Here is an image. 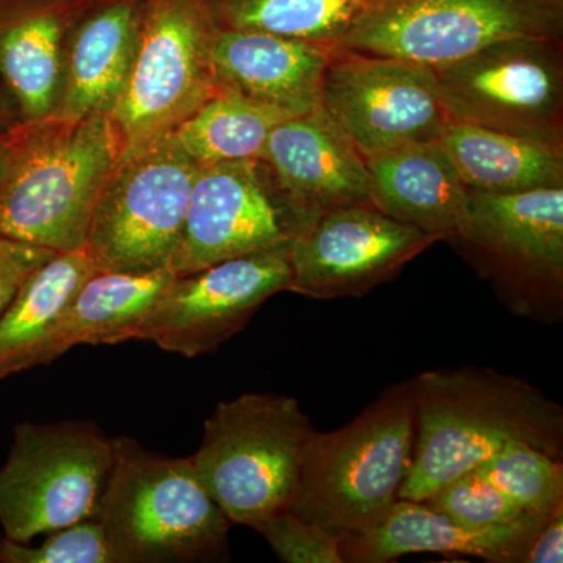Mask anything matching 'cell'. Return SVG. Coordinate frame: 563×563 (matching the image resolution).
Masks as SVG:
<instances>
[{"label": "cell", "instance_id": "cell-17", "mask_svg": "<svg viewBox=\"0 0 563 563\" xmlns=\"http://www.w3.org/2000/svg\"><path fill=\"white\" fill-rule=\"evenodd\" d=\"M547 520L476 528L457 523L424 501L398 499L366 531L342 539L343 563H387L407 554L472 555L492 563H523Z\"/></svg>", "mask_w": 563, "mask_h": 563}, {"label": "cell", "instance_id": "cell-6", "mask_svg": "<svg viewBox=\"0 0 563 563\" xmlns=\"http://www.w3.org/2000/svg\"><path fill=\"white\" fill-rule=\"evenodd\" d=\"M135 63L110 114L121 158L176 131L217 92L214 54L220 40L209 0H139Z\"/></svg>", "mask_w": 563, "mask_h": 563}, {"label": "cell", "instance_id": "cell-35", "mask_svg": "<svg viewBox=\"0 0 563 563\" xmlns=\"http://www.w3.org/2000/svg\"><path fill=\"white\" fill-rule=\"evenodd\" d=\"M373 2H374V0H373Z\"/></svg>", "mask_w": 563, "mask_h": 563}, {"label": "cell", "instance_id": "cell-29", "mask_svg": "<svg viewBox=\"0 0 563 563\" xmlns=\"http://www.w3.org/2000/svg\"><path fill=\"white\" fill-rule=\"evenodd\" d=\"M0 563H114L98 518L49 533L41 547L3 539Z\"/></svg>", "mask_w": 563, "mask_h": 563}, {"label": "cell", "instance_id": "cell-19", "mask_svg": "<svg viewBox=\"0 0 563 563\" xmlns=\"http://www.w3.org/2000/svg\"><path fill=\"white\" fill-rule=\"evenodd\" d=\"M139 33V0H91L70 27L60 101L52 117H110L131 77Z\"/></svg>", "mask_w": 563, "mask_h": 563}, {"label": "cell", "instance_id": "cell-25", "mask_svg": "<svg viewBox=\"0 0 563 563\" xmlns=\"http://www.w3.org/2000/svg\"><path fill=\"white\" fill-rule=\"evenodd\" d=\"M287 118L284 111L220 87L173 136L198 166L261 158L273 129Z\"/></svg>", "mask_w": 563, "mask_h": 563}, {"label": "cell", "instance_id": "cell-21", "mask_svg": "<svg viewBox=\"0 0 563 563\" xmlns=\"http://www.w3.org/2000/svg\"><path fill=\"white\" fill-rule=\"evenodd\" d=\"M369 203L391 220L446 242L465 214L468 188L437 141L366 157Z\"/></svg>", "mask_w": 563, "mask_h": 563}, {"label": "cell", "instance_id": "cell-15", "mask_svg": "<svg viewBox=\"0 0 563 563\" xmlns=\"http://www.w3.org/2000/svg\"><path fill=\"white\" fill-rule=\"evenodd\" d=\"M437 242L373 206L322 211L291 244L288 291L321 301L358 298L395 279Z\"/></svg>", "mask_w": 563, "mask_h": 563}, {"label": "cell", "instance_id": "cell-4", "mask_svg": "<svg viewBox=\"0 0 563 563\" xmlns=\"http://www.w3.org/2000/svg\"><path fill=\"white\" fill-rule=\"evenodd\" d=\"M98 520L114 563L202 562L228 547L231 520L190 457H165L118 437Z\"/></svg>", "mask_w": 563, "mask_h": 563}, {"label": "cell", "instance_id": "cell-12", "mask_svg": "<svg viewBox=\"0 0 563 563\" xmlns=\"http://www.w3.org/2000/svg\"><path fill=\"white\" fill-rule=\"evenodd\" d=\"M451 121L563 147L562 38H517L432 68Z\"/></svg>", "mask_w": 563, "mask_h": 563}, {"label": "cell", "instance_id": "cell-33", "mask_svg": "<svg viewBox=\"0 0 563 563\" xmlns=\"http://www.w3.org/2000/svg\"><path fill=\"white\" fill-rule=\"evenodd\" d=\"M18 121L20 120H18L13 103H11L3 88L0 87V131H9Z\"/></svg>", "mask_w": 563, "mask_h": 563}, {"label": "cell", "instance_id": "cell-11", "mask_svg": "<svg viewBox=\"0 0 563 563\" xmlns=\"http://www.w3.org/2000/svg\"><path fill=\"white\" fill-rule=\"evenodd\" d=\"M318 214L292 199L262 158L199 166L169 272L187 276L291 246Z\"/></svg>", "mask_w": 563, "mask_h": 563}, {"label": "cell", "instance_id": "cell-10", "mask_svg": "<svg viewBox=\"0 0 563 563\" xmlns=\"http://www.w3.org/2000/svg\"><path fill=\"white\" fill-rule=\"evenodd\" d=\"M198 169L173 133L121 158L92 211L85 250L96 269H169Z\"/></svg>", "mask_w": 563, "mask_h": 563}, {"label": "cell", "instance_id": "cell-31", "mask_svg": "<svg viewBox=\"0 0 563 563\" xmlns=\"http://www.w3.org/2000/svg\"><path fill=\"white\" fill-rule=\"evenodd\" d=\"M57 252L0 236V314L16 295L22 282Z\"/></svg>", "mask_w": 563, "mask_h": 563}, {"label": "cell", "instance_id": "cell-8", "mask_svg": "<svg viewBox=\"0 0 563 563\" xmlns=\"http://www.w3.org/2000/svg\"><path fill=\"white\" fill-rule=\"evenodd\" d=\"M113 465V442L91 421L20 422L0 468V526L5 539L98 518Z\"/></svg>", "mask_w": 563, "mask_h": 563}, {"label": "cell", "instance_id": "cell-3", "mask_svg": "<svg viewBox=\"0 0 563 563\" xmlns=\"http://www.w3.org/2000/svg\"><path fill=\"white\" fill-rule=\"evenodd\" d=\"M412 384L391 385L350 424L313 431L291 512L343 537L379 523L398 501L412 465Z\"/></svg>", "mask_w": 563, "mask_h": 563}, {"label": "cell", "instance_id": "cell-18", "mask_svg": "<svg viewBox=\"0 0 563 563\" xmlns=\"http://www.w3.org/2000/svg\"><path fill=\"white\" fill-rule=\"evenodd\" d=\"M90 2L0 0V87L18 120H44L57 110L66 41Z\"/></svg>", "mask_w": 563, "mask_h": 563}, {"label": "cell", "instance_id": "cell-24", "mask_svg": "<svg viewBox=\"0 0 563 563\" xmlns=\"http://www.w3.org/2000/svg\"><path fill=\"white\" fill-rule=\"evenodd\" d=\"M98 272L87 250L57 252L29 274L0 314V380L29 369L40 343Z\"/></svg>", "mask_w": 563, "mask_h": 563}, {"label": "cell", "instance_id": "cell-1", "mask_svg": "<svg viewBox=\"0 0 563 563\" xmlns=\"http://www.w3.org/2000/svg\"><path fill=\"white\" fill-rule=\"evenodd\" d=\"M410 384L417 432L399 499L426 501L510 443H529L562 459V407L520 377L459 366L418 374Z\"/></svg>", "mask_w": 563, "mask_h": 563}, {"label": "cell", "instance_id": "cell-5", "mask_svg": "<svg viewBox=\"0 0 563 563\" xmlns=\"http://www.w3.org/2000/svg\"><path fill=\"white\" fill-rule=\"evenodd\" d=\"M313 431L298 399L246 393L218 404L203 422L192 468L231 523L255 529L298 498Z\"/></svg>", "mask_w": 563, "mask_h": 563}, {"label": "cell", "instance_id": "cell-34", "mask_svg": "<svg viewBox=\"0 0 563 563\" xmlns=\"http://www.w3.org/2000/svg\"><path fill=\"white\" fill-rule=\"evenodd\" d=\"M10 140L9 132L0 131V195L5 181L7 168H9Z\"/></svg>", "mask_w": 563, "mask_h": 563}, {"label": "cell", "instance_id": "cell-27", "mask_svg": "<svg viewBox=\"0 0 563 563\" xmlns=\"http://www.w3.org/2000/svg\"><path fill=\"white\" fill-rule=\"evenodd\" d=\"M495 487L533 518L548 520L563 507L562 459L515 442L477 466Z\"/></svg>", "mask_w": 563, "mask_h": 563}, {"label": "cell", "instance_id": "cell-9", "mask_svg": "<svg viewBox=\"0 0 563 563\" xmlns=\"http://www.w3.org/2000/svg\"><path fill=\"white\" fill-rule=\"evenodd\" d=\"M563 0H374L342 49L439 68L517 38H562Z\"/></svg>", "mask_w": 563, "mask_h": 563}, {"label": "cell", "instance_id": "cell-2", "mask_svg": "<svg viewBox=\"0 0 563 563\" xmlns=\"http://www.w3.org/2000/svg\"><path fill=\"white\" fill-rule=\"evenodd\" d=\"M0 195V236L54 252L85 250L92 211L121 161L109 114L18 121Z\"/></svg>", "mask_w": 563, "mask_h": 563}, {"label": "cell", "instance_id": "cell-16", "mask_svg": "<svg viewBox=\"0 0 563 563\" xmlns=\"http://www.w3.org/2000/svg\"><path fill=\"white\" fill-rule=\"evenodd\" d=\"M261 158L285 191L314 213L372 206L366 158L321 106L279 122Z\"/></svg>", "mask_w": 563, "mask_h": 563}, {"label": "cell", "instance_id": "cell-14", "mask_svg": "<svg viewBox=\"0 0 563 563\" xmlns=\"http://www.w3.org/2000/svg\"><path fill=\"white\" fill-rule=\"evenodd\" d=\"M321 107L365 158L404 144L437 141L451 122L432 68L336 44Z\"/></svg>", "mask_w": 563, "mask_h": 563}, {"label": "cell", "instance_id": "cell-32", "mask_svg": "<svg viewBox=\"0 0 563 563\" xmlns=\"http://www.w3.org/2000/svg\"><path fill=\"white\" fill-rule=\"evenodd\" d=\"M563 562V507L555 510L533 536L523 563Z\"/></svg>", "mask_w": 563, "mask_h": 563}, {"label": "cell", "instance_id": "cell-20", "mask_svg": "<svg viewBox=\"0 0 563 563\" xmlns=\"http://www.w3.org/2000/svg\"><path fill=\"white\" fill-rule=\"evenodd\" d=\"M333 46L269 33L221 31L214 54L218 87L232 88L288 117L309 113L321 106Z\"/></svg>", "mask_w": 563, "mask_h": 563}, {"label": "cell", "instance_id": "cell-28", "mask_svg": "<svg viewBox=\"0 0 563 563\" xmlns=\"http://www.w3.org/2000/svg\"><path fill=\"white\" fill-rule=\"evenodd\" d=\"M424 503L453 518L457 523L476 528L540 520L526 514L512 499L507 498L479 468L462 473L461 476L444 484Z\"/></svg>", "mask_w": 563, "mask_h": 563}, {"label": "cell", "instance_id": "cell-30", "mask_svg": "<svg viewBox=\"0 0 563 563\" xmlns=\"http://www.w3.org/2000/svg\"><path fill=\"white\" fill-rule=\"evenodd\" d=\"M287 563H343L342 540L291 510L274 515L254 529Z\"/></svg>", "mask_w": 563, "mask_h": 563}, {"label": "cell", "instance_id": "cell-13", "mask_svg": "<svg viewBox=\"0 0 563 563\" xmlns=\"http://www.w3.org/2000/svg\"><path fill=\"white\" fill-rule=\"evenodd\" d=\"M290 247L229 258L177 276L162 298L111 344L147 340L188 358L218 350L242 331L263 302L288 291Z\"/></svg>", "mask_w": 563, "mask_h": 563}, {"label": "cell", "instance_id": "cell-23", "mask_svg": "<svg viewBox=\"0 0 563 563\" xmlns=\"http://www.w3.org/2000/svg\"><path fill=\"white\" fill-rule=\"evenodd\" d=\"M177 279L169 269L152 273L96 272L33 352L29 369L46 365L79 344H111L143 317Z\"/></svg>", "mask_w": 563, "mask_h": 563}, {"label": "cell", "instance_id": "cell-22", "mask_svg": "<svg viewBox=\"0 0 563 563\" xmlns=\"http://www.w3.org/2000/svg\"><path fill=\"white\" fill-rule=\"evenodd\" d=\"M437 143L468 190L510 195L563 188V147L457 121Z\"/></svg>", "mask_w": 563, "mask_h": 563}, {"label": "cell", "instance_id": "cell-7", "mask_svg": "<svg viewBox=\"0 0 563 563\" xmlns=\"http://www.w3.org/2000/svg\"><path fill=\"white\" fill-rule=\"evenodd\" d=\"M507 309L554 322L563 310V188L510 195L468 190L446 240Z\"/></svg>", "mask_w": 563, "mask_h": 563}, {"label": "cell", "instance_id": "cell-26", "mask_svg": "<svg viewBox=\"0 0 563 563\" xmlns=\"http://www.w3.org/2000/svg\"><path fill=\"white\" fill-rule=\"evenodd\" d=\"M221 31L336 44L373 0H209Z\"/></svg>", "mask_w": 563, "mask_h": 563}]
</instances>
